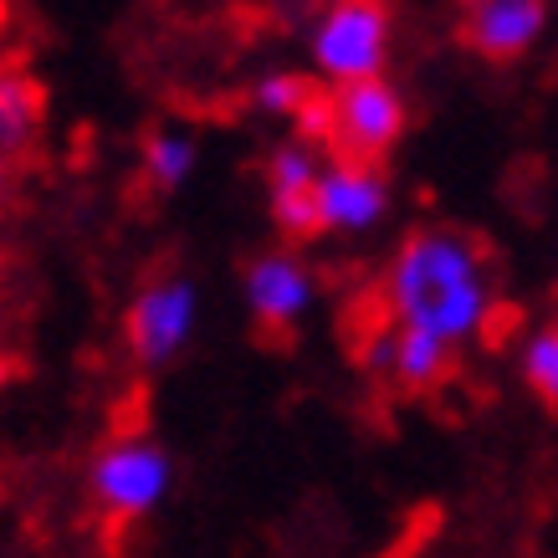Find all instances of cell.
<instances>
[{"instance_id":"cell-1","label":"cell","mask_w":558,"mask_h":558,"mask_svg":"<svg viewBox=\"0 0 558 558\" xmlns=\"http://www.w3.org/2000/svg\"><path fill=\"white\" fill-rule=\"evenodd\" d=\"M379 303L389 323L421 328L440 343L476 339L492 318V277L472 236L461 231H410L385 267Z\"/></svg>"},{"instance_id":"cell-2","label":"cell","mask_w":558,"mask_h":558,"mask_svg":"<svg viewBox=\"0 0 558 558\" xmlns=\"http://www.w3.org/2000/svg\"><path fill=\"white\" fill-rule=\"evenodd\" d=\"M307 47H313V68L333 87L369 83L389 57V5L385 0L318 5V16L307 26Z\"/></svg>"},{"instance_id":"cell-3","label":"cell","mask_w":558,"mask_h":558,"mask_svg":"<svg viewBox=\"0 0 558 558\" xmlns=\"http://www.w3.org/2000/svg\"><path fill=\"white\" fill-rule=\"evenodd\" d=\"M170 482H174L170 451L149 436H113L87 466V492H93L102 518H113V523L149 518L165 502Z\"/></svg>"},{"instance_id":"cell-4","label":"cell","mask_w":558,"mask_h":558,"mask_svg":"<svg viewBox=\"0 0 558 558\" xmlns=\"http://www.w3.org/2000/svg\"><path fill=\"white\" fill-rule=\"evenodd\" d=\"M195 318H201V292L190 277H159L129 303V318H123V339H129V354L138 364H170L180 349L195 333Z\"/></svg>"},{"instance_id":"cell-5","label":"cell","mask_w":558,"mask_h":558,"mask_svg":"<svg viewBox=\"0 0 558 558\" xmlns=\"http://www.w3.org/2000/svg\"><path fill=\"white\" fill-rule=\"evenodd\" d=\"M400 134H405V98L395 93V83L369 77L333 87V144H328L333 159L374 165Z\"/></svg>"},{"instance_id":"cell-6","label":"cell","mask_w":558,"mask_h":558,"mask_svg":"<svg viewBox=\"0 0 558 558\" xmlns=\"http://www.w3.org/2000/svg\"><path fill=\"white\" fill-rule=\"evenodd\" d=\"M323 165L318 149L303 144V138H288L277 144L267 159V205H271V220L277 231L288 236H318V180H323Z\"/></svg>"},{"instance_id":"cell-7","label":"cell","mask_w":558,"mask_h":558,"mask_svg":"<svg viewBox=\"0 0 558 558\" xmlns=\"http://www.w3.org/2000/svg\"><path fill=\"white\" fill-rule=\"evenodd\" d=\"M364 364H369L374 374H385V379H395L400 389H410V395H425V389H436L440 379H446V369H451V343L430 339V333H421V328H400V323H379L369 333V343H364Z\"/></svg>"},{"instance_id":"cell-8","label":"cell","mask_w":558,"mask_h":558,"mask_svg":"<svg viewBox=\"0 0 558 558\" xmlns=\"http://www.w3.org/2000/svg\"><path fill=\"white\" fill-rule=\"evenodd\" d=\"M389 205V190H385V174L374 165H354V159H333L318 180V226L323 231H369L374 220L385 216Z\"/></svg>"},{"instance_id":"cell-9","label":"cell","mask_w":558,"mask_h":558,"mask_svg":"<svg viewBox=\"0 0 558 558\" xmlns=\"http://www.w3.org/2000/svg\"><path fill=\"white\" fill-rule=\"evenodd\" d=\"M466 11V47L492 57V62H512L523 57L533 41L543 36V21H548V5L543 0H472L461 5Z\"/></svg>"},{"instance_id":"cell-10","label":"cell","mask_w":558,"mask_h":558,"mask_svg":"<svg viewBox=\"0 0 558 558\" xmlns=\"http://www.w3.org/2000/svg\"><path fill=\"white\" fill-rule=\"evenodd\" d=\"M241 292H246V307H252L256 323L282 328V323L303 318L307 303H313V271H307L292 252H267L246 267Z\"/></svg>"},{"instance_id":"cell-11","label":"cell","mask_w":558,"mask_h":558,"mask_svg":"<svg viewBox=\"0 0 558 558\" xmlns=\"http://www.w3.org/2000/svg\"><path fill=\"white\" fill-rule=\"evenodd\" d=\"M138 165L154 190H180L195 174V138L185 129H154L138 149Z\"/></svg>"},{"instance_id":"cell-12","label":"cell","mask_w":558,"mask_h":558,"mask_svg":"<svg viewBox=\"0 0 558 558\" xmlns=\"http://www.w3.org/2000/svg\"><path fill=\"white\" fill-rule=\"evenodd\" d=\"M41 129V87L21 72L0 77V144L5 154H21Z\"/></svg>"},{"instance_id":"cell-13","label":"cell","mask_w":558,"mask_h":558,"mask_svg":"<svg viewBox=\"0 0 558 558\" xmlns=\"http://www.w3.org/2000/svg\"><path fill=\"white\" fill-rule=\"evenodd\" d=\"M518 369H523L527 389H533L538 400L558 405V323L527 333L523 349H518Z\"/></svg>"},{"instance_id":"cell-14","label":"cell","mask_w":558,"mask_h":558,"mask_svg":"<svg viewBox=\"0 0 558 558\" xmlns=\"http://www.w3.org/2000/svg\"><path fill=\"white\" fill-rule=\"evenodd\" d=\"M252 98L262 113H271V119H298L318 93H313V83H307L303 72H267V77L252 87Z\"/></svg>"},{"instance_id":"cell-15","label":"cell","mask_w":558,"mask_h":558,"mask_svg":"<svg viewBox=\"0 0 558 558\" xmlns=\"http://www.w3.org/2000/svg\"><path fill=\"white\" fill-rule=\"evenodd\" d=\"M323 5H339V0H323Z\"/></svg>"}]
</instances>
